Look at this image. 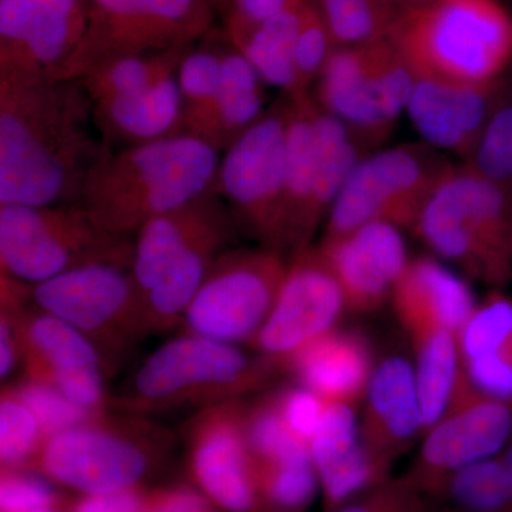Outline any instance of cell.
Here are the masks:
<instances>
[{"label": "cell", "mask_w": 512, "mask_h": 512, "mask_svg": "<svg viewBox=\"0 0 512 512\" xmlns=\"http://www.w3.org/2000/svg\"><path fill=\"white\" fill-rule=\"evenodd\" d=\"M46 440L32 412L8 390L0 402L2 470H35Z\"/></svg>", "instance_id": "cell-38"}, {"label": "cell", "mask_w": 512, "mask_h": 512, "mask_svg": "<svg viewBox=\"0 0 512 512\" xmlns=\"http://www.w3.org/2000/svg\"><path fill=\"white\" fill-rule=\"evenodd\" d=\"M150 493L141 487L80 495L69 512H146Z\"/></svg>", "instance_id": "cell-46"}, {"label": "cell", "mask_w": 512, "mask_h": 512, "mask_svg": "<svg viewBox=\"0 0 512 512\" xmlns=\"http://www.w3.org/2000/svg\"><path fill=\"white\" fill-rule=\"evenodd\" d=\"M28 301V285L2 276V302L15 311L26 377L56 387L84 409L104 413L106 392L100 350L69 323L35 305L29 309Z\"/></svg>", "instance_id": "cell-15"}, {"label": "cell", "mask_w": 512, "mask_h": 512, "mask_svg": "<svg viewBox=\"0 0 512 512\" xmlns=\"http://www.w3.org/2000/svg\"><path fill=\"white\" fill-rule=\"evenodd\" d=\"M272 363L245 355L237 345L187 333L165 342L144 360L133 379L127 407L157 412L210 407L237 400L271 376Z\"/></svg>", "instance_id": "cell-6"}, {"label": "cell", "mask_w": 512, "mask_h": 512, "mask_svg": "<svg viewBox=\"0 0 512 512\" xmlns=\"http://www.w3.org/2000/svg\"><path fill=\"white\" fill-rule=\"evenodd\" d=\"M326 512L389 478V470L367 448L353 404L329 403L309 444Z\"/></svg>", "instance_id": "cell-22"}, {"label": "cell", "mask_w": 512, "mask_h": 512, "mask_svg": "<svg viewBox=\"0 0 512 512\" xmlns=\"http://www.w3.org/2000/svg\"><path fill=\"white\" fill-rule=\"evenodd\" d=\"M238 400L205 407L188 427V464L195 487L227 512H265Z\"/></svg>", "instance_id": "cell-19"}, {"label": "cell", "mask_w": 512, "mask_h": 512, "mask_svg": "<svg viewBox=\"0 0 512 512\" xmlns=\"http://www.w3.org/2000/svg\"><path fill=\"white\" fill-rule=\"evenodd\" d=\"M20 362V345L15 311L8 303L2 302L0 319V375L9 377Z\"/></svg>", "instance_id": "cell-48"}, {"label": "cell", "mask_w": 512, "mask_h": 512, "mask_svg": "<svg viewBox=\"0 0 512 512\" xmlns=\"http://www.w3.org/2000/svg\"><path fill=\"white\" fill-rule=\"evenodd\" d=\"M305 3L266 20L238 49L254 66L266 86L275 87L288 97L295 96L293 49Z\"/></svg>", "instance_id": "cell-33"}, {"label": "cell", "mask_w": 512, "mask_h": 512, "mask_svg": "<svg viewBox=\"0 0 512 512\" xmlns=\"http://www.w3.org/2000/svg\"><path fill=\"white\" fill-rule=\"evenodd\" d=\"M451 168L427 144L387 148L362 158L333 202L323 239L342 237L375 221L413 231L424 205Z\"/></svg>", "instance_id": "cell-11"}, {"label": "cell", "mask_w": 512, "mask_h": 512, "mask_svg": "<svg viewBox=\"0 0 512 512\" xmlns=\"http://www.w3.org/2000/svg\"><path fill=\"white\" fill-rule=\"evenodd\" d=\"M235 227L221 229L188 249L168 269L160 284L144 298L147 332L173 328L201 288L205 276L218 256L228 251Z\"/></svg>", "instance_id": "cell-28"}, {"label": "cell", "mask_w": 512, "mask_h": 512, "mask_svg": "<svg viewBox=\"0 0 512 512\" xmlns=\"http://www.w3.org/2000/svg\"><path fill=\"white\" fill-rule=\"evenodd\" d=\"M461 362L500 352L512 340V299L494 289L458 333Z\"/></svg>", "instance_id": "cell-39"}, {"label": "cell", "mask_w": 512, "mask_h": 512, "mask_svg": "<svg viewBox=\"0 0 512 512\" xmlns=\"http://www.w3.org/2000/svg\"><path fill=\"white\" fill-rule=\"evenodd\" d=\"M6 390L32 412L46 441L56 434L90 423L106 414L84 409L56 387L26 376L15 386L6 387Z\"/></svg>", "instance_id": "cell-37"}, {"label": "cell", "mask_w": 512, "mask_h": 512, "mask_svg": "<svg viewBox=\"0 0 512 512\" xmlns=\"http://www.w3.org/2000/svg\"><path fill=\"white\" fill-rule=\"evenodd\" d=\"M221 153L190 134L109 150L94 164L77 204L97 227L131 238L151 218L214 188Z\"/></svg>", "instance_id": "cell-2"}, {"label": "cell", "mask_w": 512, "mask_h": 512, "mask_svg": "<svg viewBox=\"0 0 512 512\" xmlns=\"http://www.w3.org/2000/svg\"><path fill=\"white\" fill-rule=\"evenodd\" d=\"M93 120L111 150L184 134L177 74L144 92L93 103Z\"/></svg>", "instance_id": "cell-27"}, {"label": "cell", "mask_w": 512, "mask_h": 512, "mask_svg": "<svg viewBox=\"0 0 512 512\" xmlns=\"http://www.w3.org/2000/svg\"><path fill=\"white\" fill-rule=\"evenodd\" d=\"M134 241L97 227L79 204L0 205L2 274L23 284L96 262L133 266Z\"/></svg>", "instance_id": "cell-7"}, {"label": "cell", "mask_w": 512, "mask_h": 512, "mask_svg": "<svg viewBox=\"0 0 512 512\" xmlns=\"http://www.w3.org/2000/svg\"><path fill=\"white\" fill-rule=\"evenodd\" d=\"M82 42L53 80H79L123 57L188 49L215 29L210 0H87Z\"/></svg>", "instance_id": "cell-8"}, {"label": "cell", "mask_w": 512, "mask_h": 512, "mask_svg": "<svg viewBox=\"0 0 512 512\" xmlns=\"http://www.w3.org/2000/svg\"><path fill=\"white\" fill-rule=\"evenodd\" d=\"M429 2H433V0H396L397 5H399L402 10L414 8V6L426 5V3Z\"/></svg>", "instance_id": "cell-50"}, {"label": "cell", "mask_w": 512, "mask_h": 512, "mask_svg": "<svg viewBox=\"0 0 512 512\" xmlns=\"http://www.w3.org/2000/svg\"><path fill=\"white\" fill-rule=\"evenodd\" d=\"M40 311L84 333L97 349H120L147 333L131 266L96 262L29 285Z\"/></svg>", "instance_id": "cell-14"}, {"label": "cell", "mask_w": 512, "mask_h": 512, "mask_svg": "<svg viewBox=\"0 0 512 512\" xmlns=\"http://www.w3.org/2000/svg\"><path fill=\"white\" fill-rule=\"evenodd\" d=\"M389 42L416 77L485 86L512 63V15L501 0H433L403 10Z\"/></svg>", "instance_id": "cell-3"}, {"label": "cell", "mask_w": 512, "mask_h": 512, "mask_svg": "<svg viewBox=\"0 0 512 512\" xmlns=\"http://www.w3.org/2000/svg\"><path fill=\"white\" fill-rule=\"evenodd\" d=\"M345 309L338 279L312 245L289 259L274 308L252 345L266 360L282 365L306 343L335 329Z\"/></svg>", "instance_id": "cell-18"}, {"label": "cell", "mask_w": 512, "mask_h": 512, "mask_svg": "<svg viewBox=\"0 0 512 512\" xmlns=\"http://www.w3.org/2000/svg\"><path fill=\"white\" fill-rule=\"evenodd\" d=\"M190 49L123 57L97 67L79 80H82L92 103L144 92L168 77L175 76Z\"/></svg>", "instance_id": "cell-34"}, {"label": "cell", "mask_w": 512, "mask_h": 512, "mask_svg": "<svg viewBox=\"0 0 512 512\" xmlns=\"http://www.w3.org/2000/svg\"><path fill=\"white\" fill-rule=\"evenodd\" d=\"M244 429L255 467L312 458L309 444L286 426L274 393L245 406Z\"/></svg>", "instance_id": "cell-36"}, {"label": "cell", "mask_w": 512, "mask_h": 512, "mask_svg": "<svg viewBox=\"0 0 512 512\" xmlns=\"http://www.w3.org/2000/svg\"><path fill=\"white\" fill-rule=\"evenodd\" d=\"M319 249L338 279L348 309L356 312L375 311L392 298L410 262L402 228L386 221L323 239Z\"/></svg>", "instance_id": "cell-20"}, {"label": "cell", "mask_w": 512, "mask_h": 512, "mask_svg": "<svg viewBox=\"0 0 512 512\" xmlns=\"http://www.w3.org/2000/svg\"><path fill=\"white\" fill-rule=\"evenodd\" d=\"M468 164L512 194V99L495 110Z\"/></svg>", "instance_id": "cell-41"}, {"label": "cell", "mask_w": 512, "mask_h": 512, "mask_svg": "<svg viewBox=\"0 0 512 512\" xmlns=\"http://www.w3.org/2000/svg\"><path fill=\"white\" fill-rule=\"evenodd\" d=\"M503 94V80L474 86L416 77L406 113L424 144L471 158Z\"/></svg>", "instance_id": "cell-21"}, {"label": "cell", "mask_w": 512, "mask_h": 512, "mask_svg": "<svg viewBox=\"0 0 512 512\" xmlns=\"http://www.w3.org/2000/svg\"><path fill=\"white\" fill-rule=\"evenodd\" d=\"M231 227L237 228L234 218L214 190L147 221L134 239L131 266L143 301L188 249L211 234Z\"/></svg>", "instance_id": "cell-23"}, {"label": "cell", "mask_w": 512, "mask_h": 512, "mask_svg": "<svg viewBox=\"0 0 512 512\" xmlns=\"http://www.w3.org/2000/svg\"><path fill=\"white\" fill-rule=\"evenodd\" d=\"M416 350L417 396H419L423 433L443 420L456 400L463 372L460 348L454 333L433 329L414 336Z\"/></svg>", "instance_id": "cell-30"}, {"label": "cell", "mask_w": 512, "mask_h": 512, "mask_svg": "<svg viewBox=\"0 0 512 512\" xmlns=\"http://www.w3.org/2000/svg\"><path fill=\"white\" fill-rule=\"evenodd\" d=\"M62 507L55 483L36 470H2L0 512H39Z\"/></svg>", "instance_id": "cell-43"}, {"label": "cell", "mask_w": 512, "mask_h": 512, "mask_svg": "<svg viewBox=\"0 0 512 512\" xmlns=\"http://www.w3.org/2000/svg\"><path fill=\"white\" fill-rule=\"evenodd\" d=\"M211 5H214L215 0H210Z\"/></svg>", "instance_id": "cell-52"}, {"label": "cell", "mask_w": 512, "mask_h": 512, "mask_svg": "<svg viewBox=\"0 0 512 512\" xmlns=\"http://www.w3.org/2000/svg\"><path fill=\"white\" fill-rule=\"evenodd\" d=\"M87 0H0V83L53 80L82 42Z\"/></svg>", "instance_id": "cell-16"}, {"label": "cell", "mask_w": 512, "mask_h": 512, "mask_svg": "<svg viewBox=\"0 0 512 512\" xmlns=\"http://www.w3.org/2000/svg\"><path fill=\"white\" fill-rule=\"evenodd\" d=\"M500 457L501 461H503L505 471H507L508 480H510L512 488V439L510 443H508V446L504 448Z\"/></svg>", "instance_id": "cell-49"}, {"label": "cell", "mask_w": 512, "mask_h": 512, "mask_svg": "<svg viewBox=\"0 0 512 512\" xmlns=\"http://www.w3.org/2000/svg\"><path fill=\"white\" fill-rule=\"evenodd\" d=\"M362 437L373 456L392 466L417 434L423 433L414 367L399 353L384 356L373 367L365 393Z\"/></svg>", "instance_id": "cell-24"}, {"label": "cell", "mask_w": 512, "mask_h": 512, "mask_svg": "<svg viewBox=\"0 0 512 512\" xmlns=\"http://www.w3.org/2000/svg\"><path fill=\"white\" fill-rule=\"evenodd\" d=\"M168 447V434L146 420L99 419L50 437L35 470L80 495L141 487Z\"/></svg>", "instance_id": "cell-9"}, {"label": "cell", "mask_w": 512, "mask_h": 512, "mask_svg": "<svg viewBox=\"0 0 512 512\" xmlns=\"http://www.w3.org/2000/svg\"><path fill=\"white\" fill-rule=\"evenodd\" d=\"M336 46L389 40L403 12L396 0H315Z\"/></svg>", "instance_id": "cell-35"}, {"label": "cell", "mask_w": 512, "mask_h": 512, "mask_svg": "<svg viewBox=\"0 0 512 512\" xmlns=\"http://www.w3.org/2000/svg\"><path fill=\"white\" fill-rule=\"evenodd\" d=\"M392 301L412 338L433 329L458 336L477 308L466 279L434 256L410 259Z\"/></svg>", "instance_id": "cell-25"}, {"label": "cell", "mask_w": 512, "mask_h": 512, "mask_svg": "<svg viewBox=\"0 0 512 512\" xmlns=\"http://www.w3.org/2000/svg\"><path fill=\"white\" fill-rule=\"evenodd\" d=\"M430 504L431 512H512V488L501 457L456 471Z\"/></svg>", "instance_id": "cell-32"}, {"label": "cell", "mask_w": 512, "mask_h": 512, "mask_svg": "<svg viewBox=\"0 0 512 512\" xmlns=\"http://www.w3.org/2000/svg\"><path fill=\"white\" fill-rule=\"evenodd\" d=\"M306 0H215L217 18L222 22V33L235 49L244 45L258 26L281 15L286 10L299 8Z\"/></svg>", "instance_id": "cell-42"}, {"label": "cell", "mask_w": 512, "mask_h": 512, "mask_svg": "<svg viewBox=\"0 0 512 512\" xmlns=\"http://www.w3.org/2000/svg\"><path fill=\"white\" fill-rule=\"evenodd\" d=\"M289 261L268 248H229L218 256L184 313L192 335L252 343L274 308Z\"/></svg>", "instance_id": "cell-13"}, {"label": "cell", "mask_w": 512, "mask_h": 512, "mask_svg": "<svg viewBox=\"0 0 512 512\" xmlns=\"http://www.w3.org/2000/svg\"><path fill=\"white\" fill-rule=\"evenodd\" d=\"M39 512H69V511H64L63 507H56V508H49V510L39 511Z\"/></svg>", "instance_id": "cell-51"}, {"label": "cell", "mask_w": 512, "mask_h": 512, "mask_svg": "<svg viewBox=\"0 0 512 512\" xmlns=\"http://www.w3.org/2000/svg\"><path fill=\"white\" fill-rule=\"evenodd\" d=\"M274 394L286 426L298 439L311 444L328 403L301 384L285 387Z\"/></svg>", "instance_id": "cell-45"}, {"label": "cell", "mask_w": 512, "mask_h": 512, "mask_svg": "<svg viewBox=\"0 0 512 512\" xmlns=\"http://www.w3.org/2000/svg\"><path fill=\"white\" fill-rule=\"evenodd\" d=\"M282 365L296 382L328 404H353L365 396L375 367L365 336L336 328L306 343Z\"/></svg>", "instance_id": "cell-26"}, {"label": "cell", "mask_w": 512, "mask_h": 512, "mask_svg": "<svg viewBox=\"0 0 512 512\" xmlns=\"http://www.w3.org/2000/svg\"><path fill=\"white\" fill-rule=\"evenodd\" d=\"M220 114H218V148L221 154L245 131L265 116L266 96L264 80L247 57L221 39Z\"/></svg>", "instance_id": "cell-31"}, {"label": "cell", "mask_w": 512, "mask_h": 512, "mask_svg": "<svg viewBox=\"0 0 512 512\" xmlns=\"http://www.w3.org/2000/svg\"><path fill=\"white\" fill-rule=\"evenodd\" d=\"M215 30V29H214ZM191 47L178 69L184 134L201 138L218 148L220 114L221 40L212 33ZM221 153V151H220Z\"/></svg>", "instance_id": "cell-29"}, {"label": "cell", "mask_w": 512, "mask_h": 512, "mask_svg": "<svg viewBox=\"0 0 512 512\" xmlns=\"http://www.w3.org/2000/svg\"><path fill=\"white\" fill-rule=\"evenodd\" d=\"M413 231L439 258L491 288L512 279V194L471 164L451 168Z\"/></svg>", "instance_id": "cell-4"}, {"label": "cell", "mask_w": 512, "mask_h": 512, "mask_svg": "<svg viewBox=\"0 0 512 512\" xmlns=\"http://www.w3.org/2000/svg\"><path fill=\"white\" fill-rule=\"evenodd\" d=\"M416 76L389 40L338 46L316 82L315 99L359 146H376L406 113Z\"/></svg>", "instance_id": "cell-10"}, {"label": "cell", "mask_w": 512, "mask_h": 512, "mask_svg": "<svg viewBox=\"0 0 512 512\" xmlns=\"http://www.w3.org/2000/svg\"><path fill=\"white\" fill-rule=\"evenodd\" d=\"M335 39L315 0H308L303 6L295 49V96L311 93L312 84L318 82L330 55L336 49Z\"/></svg>", "instance_id": "cell-40"}, {"label": "cell", "mask_w": 512, "mask_h": 512, "mask_svg": "<svg viewBox=\"0 0 512 512\" xmlns=\"http://www.w3.org/2000/svg\"><path fill=\"white\" fill-rule=\"evenodd\" d=\"M466 382V380H464ZM512 439V404L474 392L463 377L453 406L427 431L406 477L433 497L461 468L500 456Z\"/></svg>", "instance_id": "cell-17"}, {"label": "cell", "mask_w": 512, "mask_h": 512, "mask_svg": "<svg viewBox=\"0 0 512 512\" xmlns=\"http://www.w3.org/2000/svg\"><path fill=\"white\" fill-rule=\"evenodd\" d=\"M330 512H431V504L406 476L389 477Z\"/></svg>", "instance_id": "cell-44"}, {"label": "cell", "mask_w": 512, "mask_h": 512, "mask_svg": "<svg viewBox=\"0 0 512 512\" xmlns=\"http://www.w3.org/2000/svg\"><path fill=\"white\" fill-rule=\"evenodd\" d=\"M215 508L197 487L175 485L150 493L146 512H215Z\"/></svg>", "instance_id": "cell-47"}, {"label": "cell", "mask_w": 512, "mask_h": 512, "mask_svg": "<svg viewBox=\"0 0 512 512\" xmlns=\"http://www.w3.org/2000/svg\"><path fill=\"white\" fill-rule=\"evenodd\" d=\"M286 141L288 97L284 96L221 154L212 188L237 228L276 252L284 218Z\"/></svg>", "instance_id": "cell-12"}, {"label": "cell", "mask_w": 512, "mask_h": 512, "mask_svg": "<svg viewBox=\"0 0 512 512\" xmlns=\"http://www.w3.org/2000/svg\"><path fill=\"white\" fill-rule=\"evenodd\" d=\"M107 150L82 80L0 83V205L77 204Z\"/></svg>", "instance_id": "cell-1"}, {"label": "cell", "mask_w": 512, "mask_h": 512, "mask_svg": "<svg viewBox=\"0 0 512 512\" xmlns=\"http://www.w3.org/2000/svg\"><path fill=\"white\" fill-rule=\"evenodd\" d=\"M360 160V146L348 127L323 110L312 93L288 97L282 255L291 259L312 247Z\"/></svg>", "instance_id": "cell-5"}]
</instances>
